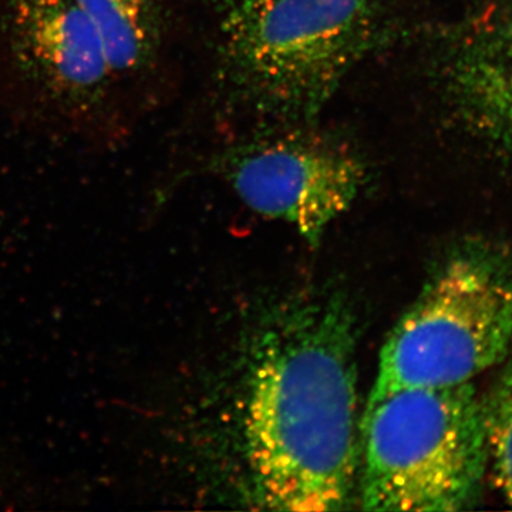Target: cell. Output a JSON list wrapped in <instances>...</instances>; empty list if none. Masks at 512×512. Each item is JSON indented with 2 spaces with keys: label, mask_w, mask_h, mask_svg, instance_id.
I'll return each instance as SVG.
<instances>
[{
  "label": "cell",
  "mask_w": 512,
  "mask_h": 512,
  "mask_svg": "<svg viewBox=\"0 0 512 512\" xmlns=\"http://www.w3.org/2000/svg\"><path fill=\"white\" fill-rule=\"evenodd\" d=\"M252 498L275 511H339L360 464L352 319L335 303L276 320L252 356L242 412Z\"/></svg>",
  "instance_id": "1"
},
{
  "label": "cell",
  "mask_w": 512,
  "mask_h": 512,
  "mask_svg": "<svg viewBox=\"0 0 512 512\" xmlns=\"http://www.w3.org/2000/svg\"><path fill=\"white\" fill-rule=\"evenodd\" d=\"M160 43L157 0H0V79L30 113L74 130L126 116Z\"/></svg>",
  "instance_id": "2"
},
{
  "label": "cell",
  "mask_w": 512,
  "mask_h": 512,
  "mask_svg": "<svg viewBox=\"0 0 512 512\" xmlns=\"http://www.w3.org/2000/svg\"><path fill=\"white\" fill-rule=\"evenodd\" d=\"M217 79L266 126H308L394 35L376 0H221Z\"/></svg>",
  "instance_id": "3"
},
{
  "label": "cell",
  "mask_w": 512,
  "mask_h": 512,
  "mask_svg": "<svg viewBox=\"0 0 512 512\" xmlns=\"http://www.w3.org/2000/svg\"><path fill=\"white\" fill-rule=\"evenodd\" d=\"M487 467L484 406L470 383L370 394L360 421L362 510H464Z\"/></svg>",
  "instance_id": "4"
},
{
  "label": "cell",
  "mask_w": 512,
  "mask_h": 512,
  "mask_svg": "<svg viewBox=\"0 0 512 512\" xmlns=\"http://www.w3.org/2000/svg\"><path fill=\"white\" fill-rule=\"evenodd\" d=\"M511 342V269L490 256H454L387 336L370 394L470 383Z\"/></svg>",
  "instance_id": "5"
},
{
  "label": "cell",
  "mask_w": 512,
  "mask_h": 512,
  "mask_svg": "<svg viewBox=\"0 0 512 512\" xmlns=\"http://www.w3.org/2000/svg\"><path fill=\"white\" fill-rule=\"evenodd\" d=\"M218 171L249 210L291 225L312 247L352 207L367 177L353 148L306 126L229 148Z\"/></svg>",
  "instance_id": "6"
},
{
  "label": "cell",
  "mask_w": 512,
  "mask_h": 512,
  "mask_svg": "<svg viewBox=\"0 0 512 512\" xmlns=\"http://www.w3.org/2000/svg\"><path fill=\"white\" fill-rule=\"evenodd\" d=\"M443 77L458 116L512 157V3L488 10L457 36Z\"/></svg>",
  "instance_id": "7"
},
{
  "label": "cell",
  "mask_w": 512,
  "mask_h": 512,
  "mask_svg": "<svg viewBox=\"0 0 512 512\" xmlns=\"http://www.w3.org/2000/svg\"><path fill=\"white\" fill-rule=\"evenodd\" d=\"M487 466L504 500L512 505V365L484 406Z\"/></svg>",
  "instance_id": "8"
}]
</instances>
